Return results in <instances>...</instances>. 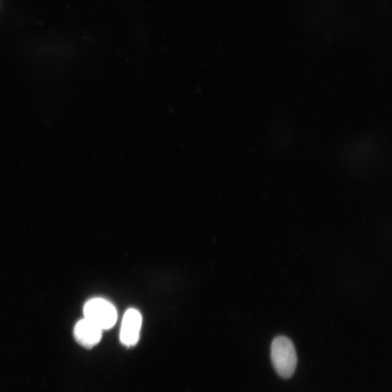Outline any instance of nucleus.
<instances>
[{"label":"nucleus","instance_id":"nucleus-3","mask_svg":"<svg viewBox=\"0 0 392 392\" xmlns=\"http://www.w3.org/2000/svg\"><path fill=\"white\" fill-rule=\"evenodd\" d=\"M142 327V316L137 310L129 309L124 316L120 340L127 347L135 345L139 339V333Z\"/></svg>","mask_w":392,"mask_h":392},{"label":"nucleus","instance_id":"nucleus-4","mask_svg":"<svg viewBox=\"0 0 392 392\" xmlns=\"http://www.w3.org/2000/svg\"><path fill=\"white\" fill-rule=\"evenodd\" d=\"M103 330L88 320L83 318L79 321L74 329V338L83 347L93 348L101 340Z\"/></svg>","mask_w":392,"mask_h":392},{"label":"nucleus","instance_id":"nucleus-1","mask_svg":"<svg viewBox=\"0 0 392 392\" xmlns=\"http://www.w3.org/2000/svg\"><path fill=\"white\" fill-rule=\"evenodd\" d=\"M272 365L277 374L284 379L291 378L297 366V354L292 341L286 337L276 338L271 346Z\"/></svg>","mask_w":392,"mask_h":392},{"label":"nucleus","instance_id":"nucleus-2","mask_svg":"<svg viewBox=\"0 0 392 392\" xmlns=\"http://www.w3.org/2000/svg\"><path fill=\"white\" fill-rule=\"evenodd\" d=\"M85 318L103 330L115 326L117 321L115 306L108 301L96 298L88 301L83 306Z\"/></svg>","mask_w":392,"mask_h":392}]
</instances>
